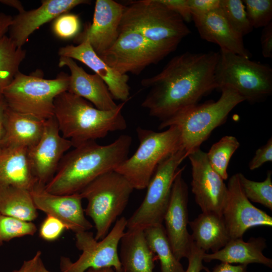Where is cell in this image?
Masks as SVG:
<instances>
[{
	"label": "cell",
	"instance_id": "obj_1",
	"mask_svg": "<svg viewBox=\"0 0 272 272\" xmlns=\"http://www.w3.org/2000/svg\"><path fill=\"white\" fill-rule=\"evenodd\" d=\"M219 55L213 51H187L173 57L160 73L142 80V85L149 89L142 106L162 121L198 104L217 89L215 69Z\"/></svg>",
	"mask_w": 272,
	"mask_h": 272
},
{
	"label": "cell",
	"instance_id": "obj_2",
	"mask_svg": "<svg viewBox=\"0 0 272 272\" xmlns=\"http://www.w3.org/2000/svg\"><path fill=\"white\" fill-rule=\"evenodd\" d=\"M132 138L122 134L112 143L101 145L95 141L82 144L65 153L52 179L44 186L59 195L79 193L99 176L114 170L127 157Z\"/></svg>",
	"mask_w": 272,
	"mask_h": 272
},
{
	"label": "cell",
	"instance_id": "obj_3",
	"mask_svg": "<svg viewBox=\"0 0 272 272\" xmlns=\"http://www.w3.org/2000/svg\"><path fill=\"white\" fill-rule=\"evenodd\" d=\"M128 101L112 110H102L87 100L67 91L59 94L54 101V117L61 135L73 147L105 137L109 132L127 127L122 110Z\"/></svg>",
	"mask_w": 272,
	"mask_h": 272
},
{
	"label": "cell",
	"instance_id": "obj_4",
	"mask_svg": "<svg viewBox=\"0 0 272 272\" xmlns=\"http://www.w3.org/2000/svg\"><path fill=\"white\" fill-rule=\"evenodd\" d=\"M216 101H209L184 108L161 121L158 128L175 126L180 133L182 148L189 155L210 136L211 132L226 120L230 112L244 99L229 88L220 89Z\"/></svg>",
	"mask_w": 272,
	"mask_h": 272
},
{
	"label": "cell",
	"instance_id": "obj_5",
	"mask_svg": "<svg viewBox=\"0 0 272 272\" xmlns=\"http://www.w3.org/2000/svg\"><path fill=\"white\" fill-rule=\"evenodd\" d=\"M129 30L141 34L157 44L175 50L190 33L177 14L159 0H139L124 6L119 30Z\"/></svg>",
	"mask_w": 272,
	"mask_h": 272
},
{
	"label": "cell",
	"instance_id": "obj_6",
	"mask_svg": "<svg viewBox=\"0 0 272 272\" xmlns=\"http://www.w3.org/2000/svg\"><path fill=\"white\" fill-rule=\"evenodd\" d=\"M69 75L61 73L54 79H46L39 72H18L2 95L9 108L40 120L54 116V101L67 91Z\"/></svg>",
	"mask_w": 272,
	"mask_h": 272
},
{
	"label": "cell",
	"instance_id": "obj_7",
	"mask_svg": "<svg viewBox=\"0 0 272 272\" xmlns=\"http://www.w3.org/2000/svg\"><path fill=\"white\" fill-rule=\"evenodd\" d=\"M139 146L115 170L122 175L134 189L146 188L158 165L182 148L180 133L175 126L163 131L138 127L136 129Z\"/></svg>",
	"mask_w": 272,
	"mask_h": 272
},
{
	"label": "cell",
	"instance_id": "obj_8",
	"mask_svg": "<svg viewBox=\"0 0 272 272\" xmlns=\"http://www.w3.org/2000/svg\"><path fill=\"white\" fill-rule=\"evenodd\" d=\"M133 189L122 175L113 170L99 176L79 192L87 200L84 212L94 223L96 240L102 239L109 233Z\"/></svg>",
	"mask_w": 272,
	"mask_h": 272
},
{
	"label": "cell",
	"instance_id": "obj_9",
	"mask_svg": "<svg viewBox=\"0 0 272 272\" xmlns=\"http://www.w3.org/2000/svg\"><path fill=\"white\" fill-rule=\"evenodd\" d=\"M215 69L217 89L229 88L250 103L262 102L272 93V69L267 64L220 49Z\"/></svg>",
	"mask_w": 272,
	"mask_h": 272
},
{
	"label": "cell",
	"instance_id": "obj_10",
	"mask_svg": "<svg viewBox=\"0 0 272 272\" xmlns=\"http://www.w3.org/2000/svg\"><path fill=\"white\" fill-rule=\"evenodd\" d=\"M187 157L182 147L158 165L146 187L142 202L127 219V229L144 230L163 224L174 181L180 170V165Z\"/></svg>",
	"mask_w": 272,
	"mask_h": 272
},
{
	"label": "cell",
	"instance_id": "obj_11",
	"mask_svg": "<svg viewBox=\"0 0 272 272\" xmlns=\"http://www.w3.org/2000/svg\"><path fill=\"white\" fill-rule=\"evenodd\" d=\"M127 219H118L107 235L95 239L93 232L85 231L75 234L76 246L82 252L75 262L67 257L61 259V268L69 272H85L89 268L112 267L115 272H123L118 247L126 228Z\"/></svg>",
	"mask_w": 272,
	"mask_h": 272
},
{
	"label": "cell",
	"instance_id": "obj_12",
	"mask_svg": "<svg viewBox=\"0 0 272 272\" xmlns=\"http://www.w3.org/2000/svg\"><path fill=\"white\" fill-rule=\"evenodd\" d=\"M174 50L151 41L135 31L122 30L114 44L100 57L121 74L137 75Z\"/></svg>",
	"mask_w": 272,
	"mask_h": 272
},
{
	"label": "cell",
	"instance_id": "obj_13",
	"mask_svg": "<svg viewBox=\"0 0 272 272\" xmlns=\"http://www.w3.org/2000/svg\"><path fill=\"white\" fill-rule=\"evenodd\" d=\"M72 147L71 141L61 135L54 116L45 121L40 139L27 149L29 165L38 183L45 185L52 179Z\"/></svg>",
	"mask_w": 272,
	"mask_h": 272
},
{
	"label": "cell",
	"instance_id": "obj_14",
	"mask_svg": "<svg viewBox=\"0 0 272 272\" xmlns=\"http://www.w3.org/2000/svg\"><path fill=\"white\" fill-rule=\"evenodd\" d=\"M192 170L191 191L202 213L222 216L227 196V186L211 167L207 153L197 149L187 157Z\"/></svg>",
	"mask_w": 272,
	"mask_h": 272
},
{
	"label": "cell",
	"instance_id": "obj_15",
	"mask_svg": "<svg viewBox=\"0 0 272 272\" xmlns=\"http://www.w3.org/2000/svg\"><path fill=\"white\" fill-rule=\"evenodd\" d=\"M185 166L181 167L172 186L171 197L163 222L172 251L180 261L187 258L193 243L187 230L188 224V186L182 177Z\"/></svg>",
	"mask_w": 272,
	"mask_h": 272
},
{
	"label": "cell",
	"instance_id": "obj_16",
	"mask_svg": "<svg viewBox=\"0 0 272 272\" xmlns=\"http://www.w3.org/2000/svg\"><path fill=\"white\" fill-rule=\"evenodd\" d=\"M228 196L222 216L231 239L242 238L245 232L256 226H272V218L253 205L240 184L238 174L227 184Z\"/></svg>",
	"mask_w": 272,
	"mask_h": 272
},
{
	"label": "cell",
	"instance_id": "obj_17",
	"mask_svg": "<svg viewBox=\"0 0 272 272\" xmlns=\"http://www.w3.org/2000/svg\"><path fill=\"white\" fill-rule=\"evenodd\" d=\"M124 5L113 0H97L92 22L74 38L76 43L88 41L100 56L117 40Z\"/></svg>",
	"mask_w": 272,
	"mask_h": 272
},
{
	"label": "cell",
	"instance_id": "obj_18",
	"mask_svg": "<svg viewBox=\"0 0 272 272\" xmlns=\"http://www.w3.org/2000/svg\"><path fill=\"white\" fill-rule=\"evenodd\" d=\"M45 185L37 183L30 191L37 210L52 216L65 226L66 229L76 233L93 228L87 219L79 193L59 195L46 191Z\"/></svg>",
	"mask_w": 272,
	"mask_h": 272
},
{
	"label": "cell",
	"instance_id": "obj_19",
	"mask_svg": "<svg viewBox=\"0 0 272 272\" xmlns=\"http://www.w3.org/2000/svg\"><path fill=\"white\" fill-rule=\"evenodd\" d=\"M88 0H43L37 9L24 10L12 18L9 37L17 47L28 41L29 36L40 26L68 13L77 6L88 4Z\"/></svg>",
	"mask_w": 272,
	"mask_h": 272
},
{
	"label": "cell",
	"instance_id": "obj_20",
	"mask_svg": "<svg viewBox=\"0 0 272 272\" xmlns=\"http://www.w3.org/2000/svg\"><path fill=\"white\" fill-rule=\"evenodd\" d=\"M58 54L59 56L77 60L93 71L104 81L114 99L124 102L130 99L128 76L121 74L109 66L95 52L88 41L77 45L61 47Z\"/></svg>",
	"mask_w": 272,
	"mask_h": 272
},
{
	"label": "cell",
	"instance_id": "obj_21",
	"mask_svg": "<svg viewBox=\"0 0 272 272\" xmlns=\"http://www.w3.org/2000/svg\"><path fill=\"white\" fill-rule=\"evenodd\" d=\"M58 66H67L70 71L67 92L79 96L96 108L112 110L118 106L104 81L96 74L87 73L74 59L59 56Z\"/></svg>",
	"mask_w": 272,
	"mask_h": 272
},
{
	"label": "cell",
	"instance_id": "obj_22",
	"mask_svg": "<svg viewBox=\"0 0 272 272\" xmlns=\"http://www.w3.org/2000/svg\"><path fill=\"white\" fill-rule=\"evenodd\" d=\"M200 37L217 44L220 49L250 58L252 54L244 46L243 37L236 33L226 20L220 8L201 16H193Z\"/></svg>",
	"mask_w": 272,
	"mask_h": 272
},
{
	"label": "cell",
	"instance_id": "obj_23",
	"mask_svg": "<svg viewBox=\"0 0 272 272\" xmlns=\"http://www.w3.org/2000/svg\"><path fill=\"white\" fill-rule=\"evenodd\" d=\"M266 247L265 238L252 237L247 241L242 238L231 239L227 244L218 251L203 255V261L210 262L218 260L230 264L247 265L250 263L263 264L272 267V259L266 257L263 251Z\"/></svg>",
	"mask_w": 272,
	"mask_h": 272
},
{
	"label": "cell",
	"instance_id": "obj_24",
	"mask_svg": "<svg viewBox=\"0 0 272 272\" xmlns=\"http://www.w3.org/2000/svg\"><path fill=\"white\" fill-rule=\"evenodd\" d=\"M37 183L29 165L27 148L0 149V187L11 186L30 191Z\"/></svg>",
	"mask_w": 272,
	"mask_h": 272
},
{
	"label": "cell",
	"instance_id": "obj_25",
	"mask_svg": "<svg viewBox=\"0 0 272 272\" xmlns=\"http://www.w3.org/2000/svg\"><path fill=\"white\" fill-rule=\"evenodd\" d=\"M119 257L123 272H153L156 256L142 229H127L120 243Z\"/></svg>",
	"mask_w": 272,
	"mask_h": 272
},
{
	"label": "cell",
	"instance_id": "obj_26",
	"mask_svg": "<svg viewBox=\"0 0 272 272\" xmlns=\"http://www.w3.org/2000/svg\"><path fill=\"white\" fill-rule=\"evenodd\" d=\"M45 121L15 111L7 107L2 147L29 148L40 139Z\"/></svg>",
	"mask_w": 272,
	"mask_h": 272
},
{
	"label": "cell",
	"instance_id": "obj_27",
	"mask_svg": "<svg viewBox=\"0 0 272 272\" xmlns=\"http://www.w3.org/2000/svg\"><path fill=\"white\" fill-rule=\"evenodd\" d=\"M188 224L193 242L205 252H216L231 239L222 215L202 212Z\"/></svg>",
	"mask_w": 272,
	"mask_h": 272
},
{
	"label": "cell",
	"instance_id": "obj_28",
	"mask_svg": "<svg viewBox=\"0 0 272 272\" xmlns=\"http://www.w3.org/2000/svg\"><path fill=\"white\" fill-rule=\"evenodd\" d=\"M0 214L26 222L38 216L30 191L11 186L0 187Z\"/></svg>",
	"mask_w": 272,
	"mask_h": 272
},
{
	"label": "cell",
	"instance_id": "obj_29",
	"mask_svg": "<svg viewBox=\"0 0 272 272\" xmlns=\"http://www.w3.org/2000/svg\"><path fill=\"white\" fill-rule=\"evenodd\" d=\"M148 244L160 261L161 272H184L180 261L175 256L163 224L144 230Z\"/></svg>",
	"mask_w": 272,
	"mask_h": 272
},
{
	"label": "cell",
	"instance_id": "obj_30",
	"mask_svg": "<svg viewBox=\"0 0 272 272\" xmlns=\"http://www.w3.org/2000/svg\"><path fill=\"white\" fill-rule=\"evenodd\" d=\"M26 51L16 46L11 38L4 36L0 40V95L19 72Z\"/></svg>",
	"mask_w": 272,
	"mask_h": 272
},
{
	"label": "cell",
	"instance_id": "obj_31",
	"mask_svg": "<svg viewBox=\"0 0 272 272\" xmlns=\"http://www.w3.org/2000/svg\"><path fill=\"white\" fill-rule=\"evenodd\" d=\"M239 146L240 143L236 137L225 135L206 153L211 167L224 180L228 177L227 168L231 158Z\"/></svg>",
	"mask_w": 272,
	"mask_h": 272
},
{
	"label": "cell",
	"instance_id": "obj_32",
	"mask_svg": "<svg viewBox=\"0 0 272 272\" xmlns=\"http://www.w3.org/2000/svg\"><path fill=\"white\" fill-rule=\"evenodd\" d=\"M241 187L247 198L272 210V180L271 171H268L265 179L257 182L247 178L238 173Z\"/></svg>",
	"mask_w": 272,
	"mask_h": 272
},
{
	"label": "cell",
	"instance_id": "obj_33",
	"mask_svg": "<svg viewBox=\"0 0 272 272\" xmlns=\"http://www.w3.org/2000/svg\"><path fill=\"white\" fill-rule=\"evenodd\" d=\"M219 8L228 23L239 35L243 37L252 31L253 28L247 17L243 1L220 0Z\"/></svg>",
	"mask_w": 272,
	"mask_h": 272
},
{
	"label": "cell",
	"instance_id": "obj_34",
	"mask_svg": "<svg viewBox=\"0 0 272 272\" xmlns=\"http://www.w3.org/2000/svg\"><path fill=\"white\" fill-rule=\"evenodd\" d=\"M37 230L36 226L32 222L0 214V246L14 238L33 236Z\"/></svg>",
	"mask_w": 272,
	"mask_h": 272
},
{
	"label": "cell",
	"instance_id": "obj_35",
	"mask_svg": "<svg viewBox=\"0 0 272 272\" xmlns=\"http://www.w3.org/2000/svg\"><path fill=\"white\" fill-rule=\"evenodd\" d=\"M248 20L254 28L264 27L271 22V0H244Z\"/></svg>",
	"mask_w": 272,
	"mask_h": 272
},
{
	"label": "cell",
	"instance_id": "obj_36",
	"mask_svg": "<svg viewBox=\"0 0 272 272\" xmlns=\"http://www.w3.org/2000/svg\"><path fill=\"white\" fill-rule=\"evenodd\" d=\"M80 28L78 15L69 12L62 14L56 18L51 26L54 35L63 40L75 38L79 34Z\"/></svg>",
	"mask_w": 272,
	"mask_h": 272
},
{
	"label": "cell",
	"instance_id": "obj_37",
	"mask_svg": "<svg viewBox=\"0 0 272 272\" xmlns=\"http://www.w3.org/2000/svg\"><path fill=\"white\" fill-rule=\"evenodd\" d=\"M66 229L64 224L58 219L46 215V217L41 223L39 235L43 240L52 242L57 240Z\"/></svg>",
	"mask_w": 272,
	"mask_h": 272
},
{
	"label": "cell",
	"instance_id": "obj_38",
	"mask_svg": "<svg viewBox=\"0 0 272 272\" xmlns=\"http://www.w3.org/2000/svg\"><path fill=\"white\" fill-rule=\"evenodd\" d=\"M272 161V139H268L266 143L259 148L249 163V168L253 170L261 167L267 162Z\"/></svg>",
	"mask_w": 272,
	"mask_h": 272
},
{
	"label": "cell",
	"instance_id": "obj_39",
	"mask_svg": "<svg viewBox=\"0 0 272 272\" xmlns=\"http://www.w3.org/2000/svg\"><path fill=\"white\" fill-rule=\"evenodd\" d=\"M188 6L193 16H201L220 7V0H188Z\"/></svg>",
	"mask_w": 272,
	"mask_h": 272
},
{
	"label": "cell",
	"instance_id": "obj_40",
	"mask_svg": "<svg viewBox=\"0 0 272 272\" xmlns=\"http://www.w3.org/2000/svg\"><path fill=\"white\" fill-rule=\"evenodd\" d=\"M166 7L179 15L185 22L192 20L188 0H159Z\"/></svg>",
	"mask_w": 272,
	"mask_h": 272
},
{
	"label": "cell",
	"instance_id": "obj_41",
	"mask_svg": "<svg viewBox=\"0 0 272 272\" xmlns=\"http://www.w3.org/2000/svg\"><path fill=\"white\" fill-rule=\"evenodd\" d=\"M206 252L198 248L193 242L191 250L187 259L188 265L184 272H200L204 270L203 255Z\"/></svg>",
	"mask_w": 272,
	"mask_h": 272
},
{
	"label": "cell",
	"instance_id": "obj_42",
	"mask_svg": "<svg viewBox=\"0 0 272 272\" xmlns=\"http://www.w3.org/2000/svg\"><path fill=\"white\" fill-rule=\"evenodd\" d=\"M260 43L262 54L265 58H272V22L263 28Z\"/></svg>",
	"mask_w": 272,
	"mask_h": 272
},
{
	"label": "cell",
	"instance_id": "obj_43",
	"mask_svg": "<svg viewBox=\"0 0 272 272\" xmlns=\"http://www.w3.org/2000/svg\"><path fill=\"white\" fill-rule=\"evenodd\" d=\"M247 265L243 264L234 265L227 262H221L216 265L212 269L205 267L204 270L206 272H247Z\"/></svg>",
	"mask_w": 272,
	"mask_h": 272
},
{
	"label": "cell",
	"instance_id": "obj_44",
	"mask_svg": "<svg viewBox=\"0 0 272 272\" xmlns=\"http://www.w3.org/2000/svg\"><path fill=\"white\" fill-rule=\"evenodd\" d=\"M8 107L7 104L3 96L0 95V149L2 148V142L4 135L5 115Z\"/></svg>",
	"mask_w": 272,
	"mask_h": 272
},
{
	"label": "cell",
	"instance_id": "obj_45",
	"mask_svg": "<svg viewBox=\"0 0 272 272\" xmlns=\"http://www.w3.org/2000/svg\"><path fill=\"white\" fill-rule=\"evenodd\" d=\"M41 255V252L38 251L35 255L30 259L24 261L21 267L13 272H32L38 257Z\"/></svg>",
	"mask_w": 272,
	"mask_h": 272
},
{
	"label": "cell",
	"instance_id": "obj_46",
	"mask_svg": "<svg viewBox=\"0 0 272 272\" xmlns=\"http://www.w3.org/2000/svg\"><path fill=\"white\" fill-rule=\"evenodd\" d=\"M12 17L4 13H0V40L6 35L11 24Z\"/></svg>",
	"mask_w": 272,
	"mask_h": 272
},
{
	"label": "cell",
	"instance_id": "obj_47",
	"mask_svg": "<svg viewBox=\"0 0 272 272\" xmlns=\"http://www.w3.org/2000/svg\"><path fill=\"white\" fill-rule=\"evenodd\" d=\"M40 256L37 259L32 272H53L48 270L45 266ZM59 272H69L67 269H62Z\"/></svg>",
	"mask_w": 272,
	"mask_h": 272
},
{
	"label": "cell",
	"instance_id": "obj_48",
	"mask_svg": "<svg viewBox=\"0 0 272 272\" xmlns=\"http://www.w3.org/2000/svg\"><path fill=\"white\" fill-rule=\"evenodd\" d=\"M0 3L17 9L19 11V13L22 12L25 10L21 2L19 1L0 0Z\"/></svg>",
	"mask_w": 272,
	"mask_h": 272
},
{
	"label": "cell",
	"instance_id": "obj_49",
	"mask_svg": "<svg viewBox=\"0 0 272 272\" xmlns=\"http://www.w3.org/2000/svg\"><path fill=\"white\" fill-rule=\"evenodd\" d=\"M85 272H115L112 267H104L101 268H89Z\"/></svg>",
	"mask_w": 272,
	"mask_h": 272
}]
</instances>
